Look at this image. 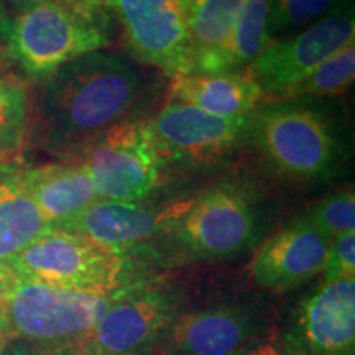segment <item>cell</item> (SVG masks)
<instances>
[{"instance_id":"484cf974","label":"cell","mask_w":355,"mask_h":355,"mask_svg":"<svg viewBox=\"0 0 355 355\" xmlns=\"http://www.w3.org/2000/svg\"><path fill=\"white\" fill-rule=\"evenodd\" d=\"M241 355H298L285 339H259L248 345Z\"/></svg>"},{"instance_id":"d4e9b609","label":"cell","mask_w":355,"mask_h":355,"mask_svg":"<svg viewBox=\"0 0 355 355\" xmlns=\"http://www.w3.org/2000/svg\"><path fill=\"white\" fill-rule=\"evenodd\" d=\"M322 273L324 282L355 278V232L331 239Z\"/></svg>"},{"instance_id":"52a82bcc","label":"cell","mask_w":355,"mask_h":355,"mask_svg":"<svg viewBox=\"0 0 355 355\" xmlns=\"http://www.w3.org/2000/svg\"><path fill=\"white\" fill-rule=\"evenodd\" d=\"M76 159L86 166L97 199L121 202L146 201L158 188L166 166L145 121L110 128Z\"/></svg>"},{"instance_id":"cb8c5ba5","label":"cell","mask_w":355,"mask_h":355,"mask_svg":"<svg viewBox=\"0 0 355 355\" xmlns=\"http://www.w3.org/2000/svg\"><path fill=\"white\" fill-rule=\"evenodd\" d=\"M311 224L334 239L355 230V194L352 186L324 196L304 214Z\"/></svg>"},{"instance_id":"5bb4252c","label":"cell","mask_w":355,"mask_h":355,"mask_svg":"<svg viewBox=\"0 0 355 355\" xmlns=\"http://www.w3.org/2000/svg\"><path fill=\"white\" fill-rule=\"evenodd\" d=\"M331 239L304 216L296 217L261 243L250 263L255 285L288 291L322 272Z\"/></svg>"},{"instance_id":"8992f818","label":"cell","mask_w":355,"mask_h":355,"mask_svg":"<svg viewBox=\"0 0 355 355\" xmlns=\"http://www.w3.org/2000/svg\"><path fill=\"white\" fill-rule=\"evenodd\" d=\"M7 265L19 278L68 290L110 295L125 288V255L63 229L50 227Z\"/></svg>"},{"instance_id":"7402d4cb","label":"cell","mask_w":355,"mask_h":355,"mask_svg":"<svg viewBox=\"0 0 355 355\" xmlns=\"http://www.w3.org/2000/svg\"><path fill=\"white\" fill-rule=\"evenodd\" d=\"M355 79V43L318 64L308 76L286 91L282 99L301 96H340L352 86Z\"/></svg>"},{"instance_id":"83f0119b","label":"cell","mask_w":355,"mask_h":355,"mask_svg":"<svg viewBox=\"0 0 355 355\" xmlns=\"http://www.w3.org/2000/svg\"><path fill=\"white\" fill-rule=\"evenodd\" d=\"M6 355H66V349H46L37 345H13L3 352Z\"/></svg>"},{"instance_id":"9c48e42d","label":"cell","mask_w":355,"mask_h":355,"mask_svg":"<svg viewBox=\"0 0 355 355\" xmlns=\"http://www.w3.org/2000/svg\"><path fill=\"white\" fill-rule=\"evenodd\" d=\"M130 55L175 78L191 71V0H105Z\"/></svg>"},{"instance_id":"4316f807","label":"cell","mask_w":355,"mask_h":355,"mask_svg":"<svg viewBox=\"0 0 355 355\" xmlns=\"http://www.w3.org/2000/svg\"><path fill=\"white\" fill-rule=\"evenodd\" d=\"M15 282L17 275L13 273V270L7 263H2V261H0V311H2L3 304H6Z\"/></svg>"},{"instance_id":"5b68a950","label":"cell","mask_w":355,"mask_h":355,"mask_svg":"<svg viewBox=\"0 0 355 355\" xmlns=\"http://www.w3.org/2000/svg\"><path fill=\"white\" fill-rule=\"evenodd\" d=\"M110 295L44 285L17 277L0 311L7 337L46 349H69L91 339L112 304Z\"/></svg>"},{"instance_id":"ba28073f","label":"cell","mask_w":355,"mask_h":355,"mask_svg":"<svg viewBox=\"0 0 355 355\" xmlns=\"http://www.w3.org/2000/svg\"><path fill=\"white\" fill-rule=\"evenodd\" d=\"M354 40V7L350 0H343L306 28L272 40L245 71L259 86L263 102L282 99L288 89Z\"/></svg>"},{"instance_id":"603a6c76","label":"cell","mask_w":355,"mask_h":355,"mask_svg":"<svg viewBox=\"0 0 355 355\" xmlns=\"http://www.w3.org/2000/svg\"><path fill=\"white\" fill-rule=\"evenodd\" d=\"M343 0H270L268 38H285L329 13Z\"/></svg>"},{"instance_id":"277c9868","label":"cell","mask_w":355,"mask_h":355,"mask_svg":"<svg viewBox=\"0 0 355 355\" xmlns=\"http://www.w3.org/2000/svg\"><path fill=\"white\" fill-rule=\"evenodd\" d=\"M266 227V206L254 186L224 181L181 202L165 235L196 260H229L254 248Z\"/></svg>"},{"instance_id":"7c38bea8","label":"cell","mask_w":355,"mask_h":355,"mask_svg":"<svg viewBox=\"0 0 355 355\" xmlns=\"http://www.w3.org/2000/svg\"><path fill=\"white\" fill-rule=\"evenodd\" d=\"M283 339L298 355H354L355 278L322 282L296 308Z\"/></svg>"},{"instance_id":"44dd1931","label":"cell","mask_w":355,"mask_h":355,"mask_svg":"<svg viewBox=\"0 0 355 355\" xmlns=\"http://www.w3.org/2000/svg\"><path fill=\"white\" fill-rule=\"evenodd\" d=\"M30 101L19 81L0 79V163H12L26 140Z\"/></svg>"},{"instance_id":"4fadbf2b","label":"cell","mask_w":355,"mask_h":355,"mask_svg":"<svg viewBox=\"0 0 355 355\" xmlns=\"http://www.w3.org/2000/svg\"><path fill=\"white\" fill-rule=\"evenodd\" d=\"M263 332L252 304H216L180 314L165 337L175 355H241Z\"/></svg>"},{"instance_id":"f546056e","label":"cell","mask_w":355,"mask_h":355,"mask_svg":"<svg viewBox=\"0 0 355 355\" xmlns=\"http://www.w3.org/2000/svg\"><path fill=\"white\" fill-rule=\"evenodd\" d=\"M0 2L3 3L8 8V12L12 13H20V12H25L28 10V8H32L35 6H38V3L44 2V0H0Z\"/></svg>"},{"instance_id":"7a4b0ae2","label":"cell","mask_w":355,"mask_h":355,"mask_svg":"<svg viewBox=\"0 0 355 355\" xmlns=\"http://www.w3.org/2000/svg\"><path fill=\"white\" fill-rule=\"evenodd\" d=\"M43 84L38 141L60 159L78 158L110 128L130 122L144 91L137 64L104 50L63 64Z\"/></svg>"},{"instance_id":"ac0fdd59","label":"cell","mask_w":355,"mask_h":355,"mask_svg":"<svg viewBox=\"0 0 355 355\" xmlns=\"http://www.w3.org/2000/svg\"><path fill=\"white\" fill-rule=\"evenodd\" d=\"M243 0H191V71L229 73L230 44Z\"/></svg>"},{"instance_id":"d6a6232c","label":"cell","mask_w":355,"mask_h":355,"mask_svg":"<svg viewBox=\"0 0 355 355\" xmlns=\"http://www.w3.org/2000/svg\"><path fill=\"white\" fill-rule=\"evenodd\" d=\"M74 2H83V3H94V6H105V0H74Z\"/></svg>"},{"instance_id":"f1b7e54d","label":"cell","mask_w":355,"mask_h":355,"mask_svg":"<svg viewBox=\"0 0 355 355\" xmlns=\"http://www.w3.org/2000/svg\"><path fill=\"white\" fill-rule=\"evenodd\" d=\"M13 17L15 15H12V13L8 12V8L0 2V43L7 42L8 35H10V30H12Z\"/></svg>"},{"instance_id":"30bf717a","label":"cell","mask_w":355,"mask_h":355,"mask_svg":"<svg viewBox=\"0 0 355 355\" xmlns=\"http://www.w3.org/2000/svg\"><path fill=\"white\" fill-rule=\"evenodd\" d=\"M146 128L165 165L216 163L247 141V117H220L184 102L168 104Z\"/></svg>"},{"instance_id":"4dcf8cb0","label":"cell","mask_w":355,"mask_h":355,"mask_svg":"<svg viewBox=\"0 0 355 355\" xmlns=\"http://www.w3.org/2000/svg\"><path fill=\"white\" fill-rule=\"evenodd\" d=\"M66 355H109L105 352H102L97 347H94L91 343H84V344H79V345H74V347H69L66 349Z\"/></svg>"},{"instance_id":"d6986e66","label":"cell","mask_w":355,"mask_h":355,"mask_svg":"<svg viewBox=\"0 0 355 355\" xmlns=\"http://www.w3.org/2000/svg\"><path fill=\"white\" fill-rule=\"evenodd\" d=\"M50 229L20 181V170L0 163V261L8 263Z\"/></svg>"},{"instance_id":"ffe728a7","label":"cell","mask_w":355,"mask_h":355,"mask_svg":"<svg viewBox=\"0 0 355 355\" xmlns=\"http://www.w3.org/2000/svg\"><path fill=\"white\" fill-rule=\"evenodd\" d=\"M268 17L270 0H243L230 44L229 73H243L265 50Z\"/></svg>"},{"instance_id":"6da1fadb","label":"cell","mask_w":355,"mask_h":355,"mask_svg":"<svg viewBox=\"0 0 355 355\" xmlns=\"http://www.w3.org/2000/svg\"><path fill=\"white\" fill-rule=\"evenodd\" d=\"M245 144L282 183L327 186L352 165V121L339 96L265 101L248 115Z\"/></svg>"},{"instance_id":"3957f363","label":"cell","mask_w":355,"mask_h":355,"mask_svg":"<svg viewBox=\"0 0 355 355\" xmlns=\"http://www.w3.org/2000/svg\"><path fill=\"white\" fill-rule=\"evenodd\" d=\"M110 21L105 6L44 0L13 17L7 53L24 76L43 83L63 64L107 46Z\"/></svg>"},{"instance_id":"1f68e13d","label":"cell","mask_w":355,"mask_h":355,"mask_svg":"<svg viewBox=\"0 0 355 355\" xmlns=\"http://www.w3.org/2000/svg\"><path fill=\"white\" fill-rule=\"evenodd\" d=\"M6 339H7V332H6V327H3L2 319H0V352H2L3 344H6Z\"/></svg>"},{"instance_id":"8fae6325","label":"cell","mask_w":355,"mask_h":355,"mask_svg":"<svg viewBox=\"0 0 355 355\" xmlns=\"http://www.w3.org/2000/svg\"><path fill=\"white\" fill-rule=\"evenodd\" d=\"M180 316V298L159 286H127L92 331L91 343L109 355H146Z\"/></svg>"},{"instance_id":"e0dca14e","label":"cell","mask_w":355,"mask_h":355,"mask_svg":"<svg viewBox=\"0 0 355 355\" xmlns=\"http://www.w3.org/2000/svg\"><path fill=\"white\" fill-rule=\"evenodd\" d=\"M170 101L184 102L220 117H247L263 102L254 79L243 73H184L173 78Z\"/></svg>"},{"instance_id":"9a60e30c","label":"cell","mask_w":355,"mask_h":355,"mask_svg":"<svg viewBox=\"0 0 355 355\" xmlns=\"http://www.w3.org/2000/svg\"><path fill=\"white\" fill-rule=\"evenodd\" d=\"M181 202L171 206H150L144 202H121L97 199L73 219L55 229L69 230L107 245L114 250L125 252L139 248L157 235H165Z\"/></svg>"},{"instance_id":"2e32d148","label":"cell","mask_w":355,"mask_h":355,"mask_svg":"<svg viewBox=\"0 0 355 355\" xmlns=\"http://www.w3.org/2000/svg\"><path fill=\"white\" fill-rule=\"evenodd\" d=\"M24 184L50 227H60L97 201L91 176L79 159L20 170Z\"/></svg>"}]
</instances>
